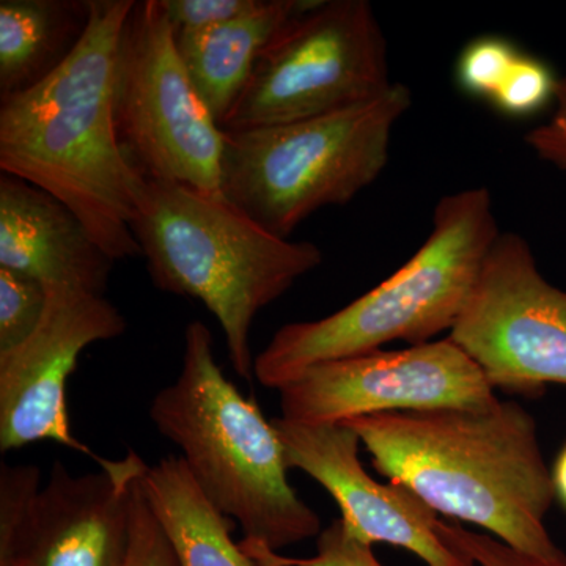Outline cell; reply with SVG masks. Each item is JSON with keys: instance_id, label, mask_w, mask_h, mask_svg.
Returning a JSON list of instances; mask_svg holds the SVG:
<instances>
[{"instance_id": "cell-12", "label": "cell", "mask_w": 566, "mask_h": 566, "mask_svg": "<svg viewBox=\"0 0 566 566\" xmlns=\"http://www.w3.org/2000/svg\"><path fill=\"white\" fill-rule=\"evenodd\" d=\"M43 318L28 340L0 353V450L52 441L98 458L71 431L66 386L81 354L125 334L126 318L103 294L46 286Z\"/></svg>"}, {"instance_id": "cell-17", "label": "cell", "mask_w": 566, "mask_h": 566, "mask_svg": "<svg viewBox=\"0 0 566 566\" xmlns=\"http://www.w3.org/2000/svg\"><path fill=\"white\" fill-rule=\"evenodd\" d=\"M142 488L181 566H255L233 542L230 517L208 501L181 457L147 465Z\"/></svg>"}, {"instance_id": "cell-14", "label": "cell", "mask_w": 566, "mask_h": 566, "mask_svg": "<svg viewBox=\"0 0 566 566\" xmlns=\"http://www.w3.org/2000/svg\"><path fill=\"white\" fill-rule=\"evenodd\" d=\"M114 263L65 203L32 182L0 174V268L44 286L104 296Z\"/></svg>"}, {"instance_id": "cell-2", "label": "cell", "mask_w": 566, "mask_h": 566, "mask_svg": "<svg viewBox=\"0 0 566 566\" xmlns=\"http://www.w3.org/2000/svg\"><path fill=\"white\" fill-rule=\"evenodd\" d=\"M371 464L436 513L485 528L532 556L557 553L545 526L556 497L531 412L516 401L357 417Z\"/></svg>"}, {"instance_id": "cell-10", "label": "cell", "mask_w": 566, "mask_h": 566, "mask_svg": "<svg viewBox=\"0 0 566 566\" xmlns=\"http://www.w3.org/2000/svg\"><path fill=\"white\" fill-rule=\"evenodd\" d=\"M449 338L494 389L535 398L566 386V292L543 277L521 234L495 238Z\"/></svg>"}, {"instance_id": "cell-3", "label": "cell", "mask_w": 566, "mask_h": 566, "mask_svg": "<svg viewBox=\"0 0 566 566\" xmlns=\"http://www.w3.org/2000/svg\"><path fill=\"white\" fill-rule=\"evenodd\" d=\"M134 203L132 232L156 289L200 301L222 327L234 374L251 382L253 319L323 263L322 249L178 182L142 177Z\"/></svg>"}, {"instance_id": "cell-16", "label": "cell", "mask_w": 566, "mask_h": 566, "mask_svg": "<svg viewBox=\"0 0 566 566\" xmlns=\"http://www.w3.org/2000/svg\"><path fill=\"white\" fill-rule=\"evenodd\" d=\"M91 0L0 2V99L36 87L80 46Z\"/></svg>"}, {"instance_id": "cell-4", "label": "cell", "mask_w": 566, "mask_h": 566, "mask_svg": "<svg viewBox=\"0 0 566 566\" xmlns=\"http://www.w3.org/2000/svg\"><path fill=\"white\" fill-rule=\"evenodd\" d=\"M150 419L180 447L192 479L248 542L279 551L318 538L322 520L290 485L281 439L216 363L207 324L185 329L181 370L153 398Z\"/></svg>"}, {"instance_id": "cell-9", "label": "cell", "mask_w": 566, "mask_h": 566, "mask_svg": "<svg viewBox=\"0 0 566 566\" xmlns=\"http://www.w3.org/2000/svg\"><path fill=\"white\" fill-rule=\"evenodd\" d=\"M74 475L54 461L46 485L33 464L0 468V566H126L133 485L147 463L129 450Z\"/></svg>"}, {"instance_id": "cell-6", "label": "cell", "mask_w": 566, "mask_h": 566, "mask_svg": "<svg viewBox=\"0 0 566 566\" xmlns=\"http://www.w3.org/2000/svg\"><path fill=\"white\" fill-rule=\"evenodd\" d=\"M411 91L394 82L370 102L307 120L223 132L221 191L283 240L314 212L342 207L374 185L389 163Z\"/></svg>"}, {"instance_id": "cell-7", "label": "cell", "mask_w": 566, "mask_h": 566, "mask_svg": "<svg viewBox=\"0 0 566 566\" xmlns=\"http://www.w3.org/2000/svg\"><path fill=\"white\" fill-rule=\"evenodd\" d=\"M381 24L367 0H308L266 44L222 132L348 109L392 87Z\"/></svg>"}, {"instance_id": "cell-19", "label": "cell", "mask_w": 566, "mask_h": 566, "mask_svg": "<svg viewBox=\"0 0 566 566\" xmlns=\"http://www.w3.org/2000/svg\"><path fill=\"white\" fill-rule=\"evenodd\" d=\"M46 303L43 283L0 268V353L10 352L31 337Z\"/></svg>"}, {"instance_id": "cell-8", "label": "cell", "mask_w": 566, "mask_h": 566, "mask_svg": "<svg viewBox=\"0 0 566 566\" xmlns=\"http://www.w3.org/2000/svg\"><path fill=\"white\" fill-rule=\"evenodd\" d=\"M115 128L142 177L222 193L223 132L193 87L159 0L134 2L118 44Z\"/></svg>"}, {"instance_id": "cell-18", "label": "cell", "mask_w": 566, "mask_h": 566, "mask_svg": "<svg viewBox=\"0 0 566 566\" xmlns=\"http://www.w3.org/2000/svg\"><path fill=\"white\" fill-rule=\"evenodd\" d=\"M240 546L255 566H385L376 558L374 546L349 534L340 517L323 528L312 557L282 556L248 539H241Z\"/></svg>"}, {"instance_id": "cell-26", "label": "cell", "mask_w": 566, "mask_h": 566, "mask_svg": "<svg viewBox=\"0 0 566 566\" xmlns=\"http://www.w3.org/2000/svg\"><path fill=\"white\" fill-rule=\"evenodd\" d=\"M553 482L556 495L560 499L562 504L566 509V446L558 453L556 463L553 468Z\"/></svg>"}, {"instance_id": "cell-21", "label": "cell", "mask_w": 566, "mask_h": 566, "mask_svg": "<svg viewBox=\"0 0 566 566\" xmlns=\"http://www.w3.org/2000/svg\"><path fill=\"white\" fill-rule=\"evenodd\" d=\"M557 81L542 59L521 52L490 104L506 117H531L554 102Z\"/></svg>"}, {"instance_id": "cell-24", "label": "cell", "mask_w": 566, "mask_h": 566, "mask_svg": "<svg viewBox=\"0 0 566 566\" xmlns=\"http://www.w3.org/2000/svg\"><path fill=\"white\" fill-rule=\"evenodd\" d=\"M175 35L197 33L232 21L251 9L253 0H159Z\"/></svg>"}, {"instance_id": "cell-1", "label": "cell", "mask_w": 566, "mask_h": 566, "mask_svg": "<svg viewBox=\"0 0 566 566\" xmlns=\"http://www.w3.org/2000/svg\"><path fill=\"white\" fill-rule=\"evenodd\" d=\"M136 0H91V22L61 69L0 99V170L39 186L80 216L114 262L142 256L132 232L136 189L115 128L123 25Z\"/></svg>"}, {"instance_id": "cell-15", "label": "cell", "mask_w": 566, "mask_h": 566, "mask_svg": "<svg viewBox=\"0 0 566 566\" xmlns=\"http://www.w3.org/2000/svg\"><path fill=\"white\" fill-rule=\"evenodd\" d=\"M308 0H253L232 21L197 33L175 35L193 87L214 120L222 125L237 103L266 44Z\"/></svg>"}, {"instance_id": "cell-22", "label": "cell", "mask_w": 566, "mask_h": 566, "mask_svg": "<svg viewBox=\"0 0 566 566\" xmlns=\"http://www.w3.org/2000/svg\"><path fill=\"white\" fill-rule=\"evenodd\" d=\"M439 532L447 543L464 553L475 566H566V554L557 551L554 556L539 557L521 553L488 534H476L458 523L441 520Z\"/></svg>"}, {"instance_id": "cell-25", "label": "cell", "mask_w": 566, "mask_h": 566, "mask_svg": "<svg viewBox=\"0 0 566 566\" xmlns=\"http://www.w3.org/2000/svg\"><path fill=\"white\" fill-rule=\"evenodd\" d=\"M524 140L536 158L566 174V77L557 81L549 120L531 129Z\"/></svg>"}, {"instance_id": "cell-23", "label": "cell", "mask_w": 566, "mask_h": 566, "mask_svg": "<svg viewBox=\"0 0 566 566\" xmlns=\"http://www.w3.org/2000/svg\"><path fill=\"white\" fill-rule=\"evenodd\" d=\"M142 475L133 485L132 545L126 566H181L145 497Z\"/></svg>"}, {"instance_id": "cell-5", "label": "cell", "mask_w": 566, "mask_h": 566, "mask_svg": "<svg viewBox=\"0 0 566 566\" xmlns=\"http://www.w3.org/2000/svg\"><path fill=\"white\" fill-rule=\"evenodd\" d=\"M499 234L486 188L442 197L430 237L400 270L326 318L282 326L256 356L253 376L279 390L312 365L450 333Z\"/></svg>"}, {"instance_id": "cell-11", "label": "cell", "mask_w": 566, "mask_h": 566, "mask_svg": "<svg viewBox=\"0 0 566 566\" xmlns=\"http://www.w3.org/2000/svg\"><path fill=\"white\" fill-rule=\"evenodd\" d=\"M279 395L282 419L300 424L346 423L389 412L486 408L499 400L479 365L449 337L312 365Z\"/></svg>"}, {"instance_id": "cell-20", "label": "cell", "mask_w": 566, "mask_h": 566, "mask_svg": "<svg viewBox=\"0 0 566 566\" xmlns=\"http://www.w3.org/2000/svg\"><path fill=\"white\" fill-rule=\"evenodd\" d=\"M520 54L515 44L502 36L472 40L458 57L457 84L468 95L490 103Z\"/></svg>"}, {"instance_id": "cell-13", "label": "cell", "mask_w": 566, "mask_h": 566, "mask_svg": "<svg viewBox=\"0 0 566 566\" xmlns=\"http://www.w3.org/2000/svg\"><path fill=\"white\" fill-rule=\"evenodd\" d=\"M289 469H300L327 491L349 534L360 542L403 547L428 566H475L439 532L441 520L422 499L395 483H378L360 463L359 436L346 423L271 420Z\"/></svg>"}]
</instances>
